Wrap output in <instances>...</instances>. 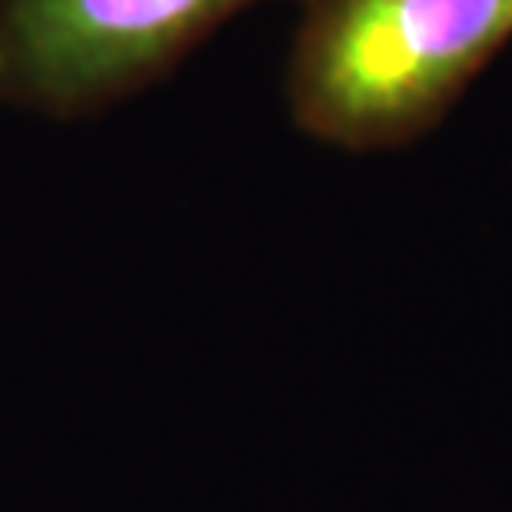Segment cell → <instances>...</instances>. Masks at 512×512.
Returning <instances> with one entry per match:
<instances>
[{
    "instance_id": "1",
    "label": "cell",
    "mask_w": 512,
    "mask_h": 512,
    "mask_svg": "<svg viewBox=\"0 0 512 512\" xmlns=\"http://www.w3.org/2000/svg\"><path fill=\"white\" fill-rule=\"evenodd\" d=\"M512 40V0H303L286 97L296 127L343 150L433 130Z\"/></svg>"
},
{
    "instance_id": "2",
    "label": "cell",
    "mask_w": 512,
    "mask_h": 512,
    "mask_svg": "<svg viewBox=\"0 0 512 512\" xmlns=\"http://www.w3.org/2000/svg\"><path fill=\"white\" fill-rule=\"evenodd\" d=\"M256 0H0V104L84 117L160 80Z\"/></svg>"
}]
</instances>
